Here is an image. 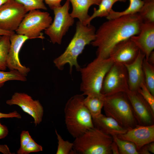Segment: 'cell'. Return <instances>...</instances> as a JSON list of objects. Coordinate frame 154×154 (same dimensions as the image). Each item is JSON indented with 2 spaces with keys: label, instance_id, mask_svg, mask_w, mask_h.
I'll return each instance as SVG.
<instances>
[{
  "label": "cell",
  "instance_id": "obj_1",
  "mask_svg": "<svg viewBox=\"0 0 154 154\" xmlns=\"http://www.w3.org/2000/svg\"><path fill=\"white\" fill-rule=\"evenodd\" d=\"M143 23L138 13L108 20L96 32L91 44L96 47V57L109 58L114 47L120 42L137 35Z\"/></svg>",
  "mask_w": 154,
  "mask_h": 154
},
{
  "label": "cell",
  "instance_id": "obj_2",
  "mask_svg": "<svg viewBox=\"0 0 154 154\" xmlns=\"http://www.w3.org/2000/svg\"><path fill=\"white\" fill-rule=\"evenodd\" d=\"M96 32L94 26L83 25L79 21L77 22L76 32L72 38L64 52L53 61L55 66L62 70L66 64H68L70 73L73 67L79 71L81 67L78 62V58L85 46L95 39Z\"/></svg>",
  "mask_w": 154,
  "mask_h": 154
},
{
  "label": "cell",
  "instance_id": "obj_3",
  "mask_svg": "<svg viewBox=\"0 0 154 154\" xmlns=\"http://www.w3.org/2000/svg\"><path fill=\"white\" fill-rule=\"evenodd\" d=\"M84 98L82 94L72 96L67 102L64 109L66 128L75 138L94 127L92 116L84 104Z\"/></svg>",
  "mask_w": 154,
  "mask_h": 154
},
{
  "label": "cell",
  "instance_id": "obj_4",
  "mask_svg": "<svg viewBox=\"0 0 154 154\" xmlns=\"http://www.w3.org/2000/svg\"><path fill=\"white\" fill-rule=\"evenodd\" d=\"M110 58L96 57L86 66L81 68L80 89L83 95L100 94L105 77L114 63Z\"/></svg>",
  "mask_w": 154,
  "mask_h": 154
},
{
  "label": "cell",
  "instance_id": "obj_5",
  "mask_svg": "<svg viewBox=\"0 0 154 154\" xmlns=\"http://www.w3.org/2000/svg\"><path fill=\"white\" fill-rule=\"evenodd\" d=\"M111 135L94 127L75 138L71 154H112Z\"/></svg>",
  "mask_w": 154,
  "mask_h": 154
},
{
  "label": "cell",
  "instance_id": "obj_6",
  "mask_svg": "<svg viewBox=\"0 0 154 154\" xmlns=\"http://www.w3.org/2000/svg\"><path fill=\"white\" fill-rule=\"evenodd\" d=\"M103 108L106 116L113 118L127 130L138 125L125 92L104 96Z\"/></svg>",
  "mask_w": 154,
  "mask_h": 154
},
{
  "label": "cell",
  "instance_id": "obj_7",
  "mask_svg": "<svg viewBox=\"0 0 154 154\" xmlns=\"http://www.w3.org/2000/svg\"><path fill=\"white\" fill-rule=\"evenodd\" d=\"M52 21V17L48 12L39 9L32 10L26 14L15 32L29 39H42V31L47 28Z\"/></svg>",
  "mask_w": 154,
  "mask_h": 154
},
{
  "label": "cell",
  "instance_id": "obj_8",
  "mask_svg": "<svg viewBox=\"0 0 154 154\" xmlns=\"http://www.w3.org/2000/svg\"><path fill=\"white\" fill-rule=\"evenodd\" d=\"M70 5L69 0H66L63 5L53 10L54 20L44 33L53 44H60L63 37L74 23V19L69 13Z\"/></svg>",
  "mask_w": 154,
  "mask_h": 154
},
{
  "label": "cell",
  "instance_id": "obj_9",
  "mask_svg": "<svg viewBox=\"0 0 154 154\" xmlns=\"http://www.w3.org/2000/svg\"><path fill=\"white\" fill-rule=\"evenodd\" d=\"M128 77L123 64L114 63L104 78L101 93L107 96L129 90Z\"/></svg>",
  "mask_w": 154,
  "mask_h": 154
},
{
  "label": "cell",
  "instance_id": "obj_10",
  "mask_svg": "<svg viewBox=\"0 0 154 154\" xmlns=\"http://www.w3.org/2000/svg\"><path fill=\"white\" fill-rule=\"evenodd\" d=\"M28 12L22 4L8 0L0 7V29L15 32Z\"/></svg>",
  "mask_w": 154,
  "mask_h": 154
},
{
  "label": "cell",
  "instance_id": "obj_11",
  "mask_svg": "<svg viewBox=\"0 0 154 154\" xmlns=\"http://www.w3.org/2000/svg\"><path fill=\"white\" fill-rule=\"evenodd\" d=\"M6 103L10 106L17 105L34 119L36 126L42 121L44 110L38 100H34L32 97L24 93L15 92Z\"/></svg>",
  "mask_w": 154,
  "mask_h": 154
},
{
  "label": "cell",
  "instance_id": "obj_12",
  "mask_svg": "<svg viewBox=\"0 0 154 154\" xmlns=\"http://www.w3.org/2000/svg\"><path fill=\"white\" fill-rule=\"evenodd\" d=\"M125 93L138 124L142 125L153 124L154 113L141 95L137 91L129 90Z\"/></svg>",
  "mask_w": 154,
  "mask_h": 154
},
{
  "label": "cell",
  "instance_id": "obj_13",
  "mask_svg": "<svg viewBox=\"0 0 154 154\" xmlns=\"http://www.w3.org/2000/svg\"><path fill=\"white\" fill-rule=\"evenodd\" d=\"M9 39L10 45L7 59V68L10 70H17L26 76L30 69L21 64L19 54L23 45L29 38L25 36L15 33L9 36Z\"/></svg>",
  "mask_w": 154,
  "mask_h": 154
},
{
  "label": "cell",
  "instance_id": "obj_14",
  "mask_svg": "<svg viewBox=\"0 0 154 154\" xmlns=\"http://www.w3.org/2000/svg\"><path fill=\"white\" fill-rule=\"evenodd\" d=\"M116 136L121 139L133 143L138 151L143 146L154 141V125H137L125 133Z\"/></svg>",
  "mask_w": 154,
  "mask_h": 154
},
{
  "label": "cell",
  "instance_id": "obj_15",
  "mask_svg": "<svg viewBox=\"0 0 154 154\" xmlns=\"http://www.w3.org/2000/svg\"><path fill=\"white\" fill-rule=\"evenodd\" d=\"M139 50L129 38L116 45L112 49L109 58L114 63L123 65L132 62L137 56Z\"/></svg>",
  "mask_w": 154,
  "mask_h": 154
},
{
  "label": "cell",
  "instance_id": "obj_16",
  "mask_svg": "<svg viewBox=\"0 0 154 154\" xmlns=\"http://www.w3.org/2000/svg\"><path fill=\"white\" fill-rule=\"evenodd\" d=\"M130 38L147 60L154 49V23H143L139 33Z\"/></svg>",
  "mask_w": 154,
  "mask_h": 154
},
{
  "label": "cell",
  "instance_id": "obj_17",
  "mask_svg": "<svg viewBox=\"0 0 154 154\" xmlns=\"http://www.w3.org/2000/svg\"><path fill=\"white\" fill-rule=\"evenodd\" d=\"M145 55L140 50L135 60L131 63L124 65L127 72L129 90L137 91L145 82L142 63Z\"/></svg>",
  "mask_w": 154,
  "mask_h": 154
},
{
  "label": "cell",
  "instance_id": "obj_18",
  "mask_svg": "<svg viewBox=\"0 0 154 154\" xmlns=\"http://www.w3.org/2000/svg\"><path fill=\"white\" fill-rule=\"evenodd\" d=\"M92 118L94 127L112 136L124 134L128 130L113 118L102 114Z\"/></svg>",
  "mask_w": 154,
  "mask_h": 154
},
{
  "label": "cell",
  "instance_id": "obj_19",
  "mask_svg": "<svg viewBox=\"0 0 154 154\" xmlns=\"http://www.w3.org/2000/svg\"><path fill=\"white\" fill-rule=\"evenodd\" d=\"M72 6L70 14L74 19L78 18L82 24L86 23L90 16L88 14L90 7L93 5H99L101 1L98 0H69Z\"/></svg>",
  "mask_w": 154,
  "mask_h": 154
},
{
  "label": "cell",
  "instance_id": "obj_20",
  "mask_svg": "<svg viewBox=\"0 0 154 154\" xmlns=\"http://www.w3.org/2000/svg\"><path fill=\"white\" fill-rule=\"evenodd\" d=\"M104 96L101 94L88 95L84 98V105L92 118L96 117L101 114L104 104Z\"/></svg>",
  "mask_w": 154,
  "mask_h": 154
},
{
  "label": "cell",
  "instance_id": "obj_21",
  "mask_svg": "<svg viewBox=\"0 0 154 154\" xmlns=\"http://www.w3.org/2000/svg\"><path fill=\"white\" fill-rule=\"evenodd\" d=\"M118 1L125 2L126 0H102L99 5L98 9L94 8V12L88 20L86 25L90 24L91 21L97 17H107L112 10L114 4Z\"/></svg>",
  "mask_w": 154,
  "mask_h": 154
},
{
  "label": "cell",
  "instance_id": "obj_22",
  "mask_svg": "<svg viewBox=\"0 0 154 154\" xmlns=\"http://www.w3.org/2000/svg\"><path fill=\"white\" fill-rule=\"evenodd\" d=\"M129 0V4L127 8L121 12L116 11L112 10L107 17L106 18L108 20L111 19L123 16L131 15L138 13L143 5V0Z\"/></svg>",
  "mask_w": 154,
  "mask_h": 154
},
{
  "label": "cell",
  "instance_id": "obj_23",
  "mask_svg": "<svg viewBox=\"0 0 154 154\" xmlns=\"http://www.w3.org/2000/svg\"><path fill=\"white\" fill-rule=\"evenodd\" d=\"M142 68L145 78V83L151 93L154 96V66L144 58Z\"/></svg>",
  "mask_w": 154,
  "mask_h": 154
},
{
  "label": "cell",
  "instance_id": "obj_24",
  "mask_svg": "<svg viewBox=\"0 0 154 154\" xmlns=\"http://www.w3.org/2000/svg\"><path fill=\"white\" fill-rule=\"evenodd\" d=\"M138 13L143 23H154V0H143Z\"/></svg>",
  "mask_w": 154,
  "mask_h": 154
},
{
  "label": "cell",
  "instance_id": "obj_25",
  "mask_svg": "<svg viewBox=\"0 0 154 154\" xmlns=\"http://www.w3.org/2000/svg\"><path fill=\"white\" fill-rule=\"evenodd\" d=\"M10 45L9 36H0V70L5 71L7 68V59Z\"/></svg>",
  "mask_w": 154,
  "mask_h": 154
},
{
  "label": "cell",
  "instance_id": "obj_26",
  "mask_svg": "<svg viewBox=\"0 0 154 154\" xmlns=\"http://www.w3.org/2000/svg\"><path fill=\"white\" fill-rule=\"evenodd\" d=\"M116 144L120 154H139L136 146L132 142L119 138L116 136H112Z\"/></svg>",
  "mask_w": 154,
  "mask_h": 154
},
{
  "label": "cell",
  "instance_id": "obj_27",
  "mask_svg": "<svg viewBox=\"0 0 154 154\" xmlns=\"http://www.w3.org/2000/svg\"><path fill=\"white\" fill-rule=\"evenodd\" d=\"M26 76L16 70L5 71L0 70V88L3 86L6 82L10 80H17L23 82L27 81Z\"/></svg>",
  "mask_w": 154,
  "mask_h": 154
},
{
  "label": "cell",
  "instance_id": "obj_28",
  "mask_svg": "<svg viewBox=\"0 0 154 154\" xmlns=\"http://www.w3.org/2000/svg\"><path fill=\"white\" fill-rule=\"evenodd\" d=\"M55 133L58 140V145L56 154H71L72 150L73 144L68 141L64 140L55 130Z\"/></svg>",
  "mask_w": 154,
  "mask_h": 154
},
{
  "label": "cell",
  "instance_id": "obj_29",
  "mask_svg": "<svg viewBox=\"0 0 154 154\" xmlns=\"http://www.w3.org/2000/svg\"><path fill=\"white\" fill-rule=\"evenodd\" d=\"M23 5L28 12L35 9L46 10L44 0H14Z\"/></svg>",
  "mask_w": 154,
  "mask_h": 154
},
{
  "label": "cell",
  "instance_id": "obj_30",
  "mask_svg": "<svg viewBox=\"0 0 154 154\" xmlns=\"http://www.w3.org/2000/svg\"><path fill=\"white\" fill-rule=\"evenodd\" d=\"M137 92L141 95L154 113V96L149 90L145 82L141 85Z\"/></svg>",
  "mask_w": 154,
  "mask_h": 154
},
{
  "label": "cell",
  "instance_id": "obj_31",
  "mask_svg": "<svg viewBox=\"0 0 154 154\" xmlns=\"http://www.w3.org/2000/svg\"><path fill=\"white\" fill-rule=\"evenodd\" d=\"M42 147L36 143L33 139L21 150L17 151L18 154H28L32 152L42 151Z\"/></svg>",
  "mask_w": 154,
  "mask_h": 154
},
{
  "label": "cell",
  "instance_id": "obj_32",
  "mask_svg": "<svg viewBox=\"0 0 154 154\" xmlns=\"http://www.w3.org/2000/svg\"><path fill=\"white\" fill-rule=\"evenodd\" d=\"M32 139L28 131H22L20 135L21 146L17 151H20L23 149Z\"/></svg>",
  "mask_w": 154,
  "mask_h": 154
},
{
  "label": "cell",
  "instance_id": "obj_33",
  "mask_svg": "<svg viewBox=\"0 0 154 154\" xmlns=\"http://www.w3.org/2000/svg\"><path fill=\"white\" fill-rule=\"evenodd\" d=\"M62 0H44L52 10L61 6L60 3Z\"/></svg>",
  "mask_w": 154,
  "mask_h": 154
},
{
  "label": "cell",
  "instance_id": "obj_34",
  "mask_svg": "<svg viewBox=\"0 0 154 154\" xmlns=\"http://www.w3.org/2000/svg\"><path fill=\"white\" fill-rule=\"evenodd\" d=\"M21 115L16 111L10 112L8 114H4L0 112V119L3 118H16L20 119Z\"/></svg>",
  "mask_w": 154,
  "mask_h": 154
},
{
  "label": "cell",
  "instance_id": "obj_35",
  "mask_svg": "<svg viewBox=\"0 0 154 154\" xmlns=\"http://www.w3.org/2000/svg\"><path fill=\"white\" fill-rule=\"evenodd\" d=\"M8 132L7 127L5 125H2L0 123V139L7 136Z\"/></svg>",
  "mask_w": 154,
  "mask_h": 154
},
{
  "label": "cell",
  "instance_id": "obj_36",
  "mask_svg": "<svg viewBox=\"0 0 154 154\" xmlns=\"http://www.w3.org/2000/svg\"><path fill=\"white\" fill-rule=\"evenodd\" d=\"M0 152L4 154H11L8 146L6 145L0 144Z\"/></svg>",
  "mask_w": 154,
  "mask_h": 154
},
{
  "label": "cell",
  "instance_id": "obj_37",
  "mask_svg": "<svg viewBox=\"0 0 154 154\" xmlns=\"http://www.w3.org/2000/svg\"><path fill=\"white\" fill-rule=\"evenodd\" d=\"M111 150L112 154H119V152L118 147L116 144L115 143V142L114 141L111 145Z\"/></svg>",
  "mask_w": 154,
  "mask_h": 154
},
{
  "label": "cell",
  "instance_id": "obj_38",
  "mask_svg": "<svg viewBox=\"0 0 154 154\" xmlns=\"http://www.w3.org/2000/svg\"><path fill=\"white\" fill-rule=\"evenodd\" d=\"M139 154H150L148 151L146 145L142 147L139 151Z\"/></svg>",
  "mask_w": 154,
  "mask_h": 154
},
{
  "label": "cell",
  "instance_id": "obj_39",
  "mask_svg": "<svg viewBox=\"0 0 154 154\" xmlns=\"http://www.w3.org/2000/svg\"><path fill=\"white\" fill-rule=\"evenodd\" d=\"M149 152L151 153H154V141L146 145Z\"/></svg>",
  "mask_w": 154,
  "mask_h": 154
},
{
  "label": "cell",
  "instance_id": "obj_40",
  "mask_svg": "<svg viewBox=\"0 0 154 154\" xmlns=\"http://www.w3.org/2000/svg\"><path fill=\"white\" fill-rule=\"evenodd\" d=\"M15 33V32L7 31L0 29V36L3 35L10 36Z\"/></svg>",
  "mask_w": 154,
  "mask_h": 154
},
{
  "label": "cell",
  "instance_id": "obj_41",
  "mask_svg": "<svg viewBox=\"0 0 154 154\" xmlns=\"http://www.w3.org/2000/svg\"><path fill=\"white\" fill-rule=\"evenodd\" d=\"M151 64L154 65V52L153 51L150 54L148 59L147 60Z\"/></svg>",
  "mask_w": 154,
  "mask_h": 154
},
{
  "label": "cell",
  "instance_id": "obj_42",
  "mask_svg": "<svg viewBox=\"0 0 154 154\" xmlns=\"http://www.w3.org/2000/svg\"><path fill=\"white\" fill-rule=\"evenodd\" d=\"M9 0H0V7Z\"/></svg>",
  "mask_w": 154,
  "mask_h": 154
},
{
  "label": "cell",
  "instance_id": "obj_43",
  "mask_svg": "<svg viewBox=\"0 0 154 154\" xmlns=\"http://www.w3.org/2000/svg\"><path fill=\"white\" fill-rule=\"evenodd\" d=\"M98 0L101 1L102 0Z\"/></svg>",
  "mask_w": 154,
  "mask_h": 154
}]
</instances>
